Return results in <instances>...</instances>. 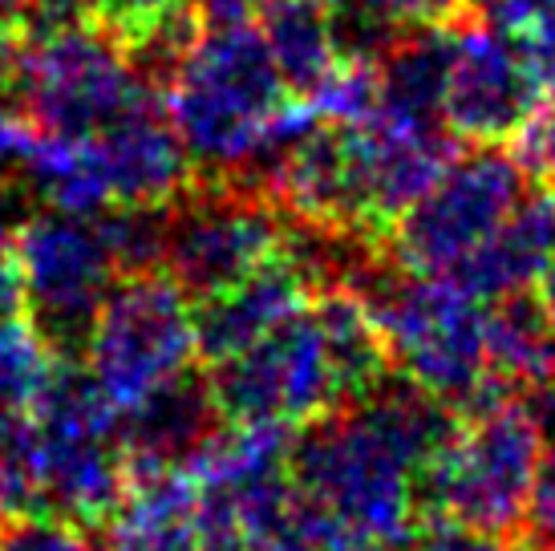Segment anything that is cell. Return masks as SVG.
I'll list each match as a JSON object with an SVG mask.
<instances>
[{"instance_id": "obj_1", "label": "cell", "mask_w": 555, "mask_h": 551, "mask_svg": "<svg viewBox=\"0 0 555 551\" xmlns=\"http://www.w3.org/2000/svg\"><path fill=\"white\" fill-rule=\"evenodd\" d=\"M459 410L401 377L296 430L288 475L305 551H401L422 523V471Z\"/></svg>"}, {"instance_id": "obj_2", "label": "cell", "mask_w": 555, "mask_h": 551, "mask_svg": "<svg viewBox=\"0 0 555 551\" xmlns=\"http://www.w3.org/2000/svg\"><path fill=\"white\" fill-rule=\"evenodd\" d=\"M199 179L256 187L263 167L317 118L280 77L251 21H211L163 86Z\"/></svg>"}, {"instance_id": "obj_3", "label": "cell", "mask_w": 555, "mask_h": 551, "mask_svg": "<svg viewBox=\"0 0 555 551\" xmlns=\"http://www.w3.org/2000/svg\"><path fill=\"white\" fill-rule=\"evenodd\" d=\"M547 430L524 394H491L454 422L422 471L434 515L491 536H511L527 511Z\"/></svg>"}, {"instance_id": "obj_4", "label": "cell", "mask_w": 555, "mask_h": 551, "mask_svg": "<svg viewBox=\"0 0 555 551\" xmlns=\"http://www.w3.org/2000/svg\"><path fill=\"white\" fill-rule=\"evenodd\" d=\"M373 308L389 366L450 410H470L503 385L487 369V305L454 276L401 272L373 292L357 289ZM511 394V389H507Z\"/></svg>"}, {"instance_id": "obj_5", "label": "cell", "mask_w": 555, "mask_h": 551, "mask_svg": "<svg viewBox=\"0 0 555 551\" xmlns=\"http://www.w3.org/2000/svg\"><path fill=\"white\" fill-rule=\"evenodd\" d=\"M139 81L118 37L98 16L21 29L9 77L21 114L49 134H93L130 102Z\"/></svg>"}, {"instance_id": "obj_6", "label": "cell", "mask_w": 555, "mask_h": 551, "mask_svg": "<svg viewBox=\"0 0 555 551\" xmlns=\"http://www.w3.org/2000/svg\"><path fill=\"white\" fill-rule=\"evenodd\" d=\"M81 361L118 413L199 366L195 300L167 272L122 276L98 308Z\"/></svg>"}, {"instance_id": "obj_7", "label": "cell", "mask_w": 555, "mask_h": 551, "mask_svg": "<svg viewBox=\"0 0 555 551\" xmlns=\"http://www.w3.org/2000/svg\"><path fill=\"white\" fill-rule=\"evenodd\" d=\"M288 240V219L263 191L228 179H195L167 207L163 272L199 305L219 296Z\"/></svg>"}, {"instance_id": "obj_8", "label": "cell", "mask_w": 555, "mask_h": 551, "mask_svg": "<svg viewBox=\"0 0 555 551\" xmlns=\"http://www.w3.org/2000/svg\"><path fill=\"white\" fill-rule=\"evenodd\" d=\"M207 385L223 422H280L300 430L345 406L312 305L256 345L207 366Z\"/></svg>"}, {"instance_id": "obj_9", "label": "cell", "mask_w": 555, "mask_h": 551, "mask_svg": "<svg viewBox=\"0 0 555 551\" xmlns=\"http://www.w3.org/2000/svg\"><path fill=\"white\" fill-rule=\"evenodd\" d=\"M524 195V175L499 146L454 154L426 195L393 223V256L401 272L454 276Z\"/></svg>"}, {"instance_id": "obj_10", "label": "cell", "mask_w": 555, "mask_h": 551, "mask_svg": "<svg viewBox=\"0 0 555 551\" xmlns=\"http://www.w3.org/2000/svg\"><path fill=\"white\" fill-rule=\"evenodd\" d=\"M29 317L57 357H81L98 308L122 280L93 215L33 207L13 240Z\"/></svg>"}, {"instance_id": "obj_11", "label": "cell", "mask_w": 555, "mask_h": 551, "mask_svg": "<svg viewBox=\"0 0 555 551\" xmlns=\"http://www.w3.org/2000/svg\"><path fill=\"white\" fill-rule=\"evenodd\" d=\"M543 77L487 21L459 16L450 25L442 126L470 146H503L515 126L543 102Z\"/></svg>"}, {"instance_id": "obj_12", "label": "cell", "mask_w": 555, "mask_h": 551, "mask_svg": "<svg viewBox=\"0 0 555 551\" xmlns=\"http://www.w3.org/2000/svg\"><path fill=\"white\" fill-rule=\"evenodd\" d=\"M345 126L353 151L361 231H393V223L459 154V138L442 123H417L389 110H373L370 118Z\"/></svg>"}, {"instance_id": "obj_13", "label": "cell", "mask_w": 555, "mask_h": 551, "mask_svg": "<svg viewBox=\"0 0 555 551\" xmlns=\"http://www.w3.org/2000/svg\"><path fill=\"white\" fill-rule=\"evenodd\" d=\"M93 146L102 154L109 179V200L118 203H155L167 207L199 179L175 130L163 102V90L139 81V90L106 126L93 130Z\"/></svg>"}, {"instance_id": "obj_14", "label": "cell", "mask_w": 555, "mask_h": 551, "mask_svg": "<svg viewBox=\"0 0 555 551\" xmlns=\"http://www.w3.org/2000/svg\"><path fill=\"white\" fill-rule=\"evenodd\" d=\"M321 280L312 264L296 252L293 240H284L272 260H263L251 276L232 284L219 296H207L195 305V341H199V361L216 366L223 357L256 345L268 337L276 324L305 312Z\"/></svg>"}, {"instance_id": "obj_15", "label": "cell", "mask_w": 555, "mask_h": 551, "mask_svg": "<svg viewBox=\"0 0 555 551\" xmlns=\"http://www.w3.org/2000/svg\"><path fill=\"white\" fill-rule=\"evenodd\" d=\"M126 490L130 466L118 430H41V511L98 536L126 503Z\"/></svg>"}, {"instance_id": "obj_16", "label": "cell", "mask_w": 555, "mask_h": 551, "mask_svg": "<svg viewBox=\"0 0 555 551\" xmlns=\"http://www.w3.org/2000/svg\"><path fill=\"white\" fill-rule=\"evenodd\" d=\"M223 422L207 385V369L191 366L186 373L158 385L139 406L118 413V446L130 471H158V466H186L216 426Z\"/></svg>"}, {"instance_id": "obj_17", "label": "cell", "mask_w": 555, "mask_h": 551, "mask_svg": "<svg viewBox=\"0 0 555 551\" xmlns=\"http://www.w3.org/2000/svg\"><path fill=\"white\" fill-rule=\"evenodd\" d=\"M93 551H199V487L186 466L130 471L118 515L98 531Z\"/></svg>"}, {"instance_id": "obj_18", "label": "cell", "mask_w": 555, "mask_h": 551, "mask_svg": "<svg viewBox=\"0 0 555 551\" xmlns=\"http://www.w3.org/2000/svg\"><path fill=\"white\" fill-rule=\"evenodd\" d=\"M555 252V187H535L519 195L511 215L487 244L454 272L482 300H503L527 292Z\"/></svg>"}, {"instance_id": "obj_19", "label": "cell", "mask_w": 555, "mask_h": 551, "mask_svg": "<svg viewBox=\"0 0 555 551\" xmlns=\"http://www.w3.org/2000/svg\"><path fill=\"white\" fill-rule=\"evenodd\" d=\"M312 317L321 324L345 406L361 401L389 377V353L373 321L370 300L353 284H324L312 296Z\"/></svg>"}, {"instance_id": "obj_20", "label": "cell", "mask_w": 555, "mask_h": 551, "mask_svg": "<svg viewBox=\"0 0 555 551\" xmlns=\"http://www.w3.org/2000/svg\"><path fill=\"white\" fill-rule=\"evenodd\" d=\"M487 369L511 394L555 385V324L535 296L515 292L487 305Z\"/></svg>"}, {"instance_id": "obj_21", "label": "cell", "mask_w": 555, "mask_h": 551, "mask_svg": "<svg viewBox=\"0 0 555 551\" xmlns=\"http://www.w3.org/2000/svg\"><path fill=\"white\" fill-rule=\"evenodd\" d=\"M260 37L296 98H309L345 57L333 9L312 0H268L260 9Z\"/></svg>"}, {"instance_id": "obj_22", "label": "cell", "mask_w": 555, "mask_h": 551, "mask_svg": "<svg viewBox=\"0 0 555 551\" xmlns=\"http://www.w3.org/2000/svg\"><path fill=\"white\" fill-rule=\"evenodd\" d=\"M57 353L37 329L29 312L0 317V406L33 413L37 398L46 394Z\"/></svg>"}, {"instance_id": "obj_23", "label": "cell", "mask_w": 555, "mask_h": 551, "mask_svg": "<svg viewBox=\"0 0 555 551\" xmlns=\"http://www.w3.org/2000/svg\"><path fill=\"white\" fill-rule=\"evenodd\" d=\"M167 207H155V203H118V207H106V212L93 215V223H98L102 240H106L109 260H114L118 276L163 272Z\"/></svg>"}, {"instance_id": "obj_24", "label": "cell", "mask_w": 555, "mask_h": 551, "mask_svg": "<svg viewBox=\"0 0 555 551\" xmlns=\"http://www.w3.org/2000/svg\"><path fill=\"white\" fill-rule=\"evenodd\" d=\"M41 511V430L25 410L0 406V520Z\"/></svg>"}, {"instance_id": "obj_25", "label": "cell", "mask_w": 555, "mask_h": 551, "mask_svg": "<svg viewBox=\"0 0 555 551\" xmlns=\"http://www.w3.org/2000/svg\"><path fill=\"white\" fill-rule=\"evenodd\" d=\"M482 21L507 37L555 86V0H482Z\"/></svg>"}, {"instance_id": "obj_26", "label": "cell", "mask_w": 555, "mask_h": 551, "mask_svg": "<svg viewBox=\"0 0 555 551\" xmlns=\"http://www.w3.org/2000/svg\"><path fill=\"white\" fill-rule=\"evenodd\" d=\"M503 146L524 179L535 187H555V102H540Z\"/></svg>"}, {"instance_id": "obj_27", "label": "cell", "mask_w": 555, "mask_h": 551, "mask_svg": "<svg viewBox=\"0 0 555 551\" xmlns=\"http://www.w3.org/2000/svg\"><path fill=\"white\" fill-rule=\"evenodd\" d=\"M0 551H93V539L62 515L29 511L0 520Z\"/></svg>"}, {"instance_id": "obj_28", "label": "cell", "mask_w": 555, "mask_h": 551, "mask_svg": "<svg viewBox=\"0 0 555 551\" xmlns=\"http://www.w3.org/2000/svg\"><path fill=\"white\" fill-rule=\"evenodd\" d=\"M389 29H430V25H454L470 13V0H353Z\"/></svg>"}, {"instance_id": "obj_29", "label": "cell", "mask_w": 555, "mask_h": 551, "mask_svg": "<svg viewBox=\"0 0 555 551\" xmlns=\"http://www.w3.org/2000/svg\"><path fill=\"white\" fill-rule=\"evenodd\" d=\"M524 536L527 551H555V443L543 446L540 471H535V483L527 495Z\"/></svg>"}, {"instance_id": "obj_30", "label": "cell", "mask_w": 555, "mask_h": 551, "mask_svg": "<svg viewBox=\"0 0 555 551\" xmlns=\"http://www.w3.org/2000/svg\"><path fill=\"white\" fill-rule=\"evenodd\" d=\"M401 551H515V548L507 543V536H491V531H478V527L434 515L430 523L426 520L417 523V531L405 539Z\"/></svg>"}, {"instance_id": "obj_31", "label": "cell", "mask_w": 555, "mask_h": 551, "mask_svg": "<svg viewBox=\"0 0 555 551\" xmlns=\"http://www.w3.org/2000/svg\"><path fill=\"white\" fill-rule=\"evenodd\" d=\"M29 118L21 114L16 98L0 93V179H16L21 170V154H25V142H29Z\"/></svg>"}, {"instance_id": "obj_32", "label": "cell", "mask_w": 555, "mask_h": 551, "mask_svg": "<svg viewBox=\"0 0 555 551\" xmlns=\"http://www.w3.org/2000/svg\"><path fill=\"white\" fill-rule=\"evenodd\" d=\"M29 312V296H25V276L16 264V252H0V317H21Z\"/></svg>"}, {"instance_id": "obj_33", "label": "cell", "mask_w": 555, "mask_h": 551, "mask_svg": "<svg viewBox=\"0 0 555 551\" xmlns=\"http://www.w3.org/2000/svg\"><path fill=\"white\" fill-rule=\"evenodd\" d=\"M199 551H268L260 543L244 539L232 527H211V523H199Z\"/></svg>"}, {"instance_id": "obj_34", "label": "cell", "mask_w": 555, "mask_h": 551, "mask_svg": "<svg viewBox=\"0 0 555 551\" xmlns=\"http://www.w3.org/2000/svg\"><path fill=\"white\" fill-rule=\"evenodd\" d=\"M16 49H21V25L16 21H0V86H9V77H13Z\"/></svg>"}, {"instance_id": "obj_35", "label": "cell", "mask_w": 555, "mask_h": 551, "mask_svg": "<svg viewBox=\"0 0 555 551\" xmlns=\"http://www.w3.org/2000/svg\"><path fill=\"white\" fill-rule=\"evenodd\" d=\"M531 289H535V305H540L543 312H547V321L555 324V252H552V260L543 264V272L535 276Z\"/></svg>"}, {"instance_id": "obj_36", "label": "cell", "mask_w": 555, "mask_h": 551, "mask_svg": "<svg viewBox=\"0 0 555 551\" xmlns=\"http://www.w3.org/2000/svg\"><path fill=\"white\" fill-rule=\"evenodd\" d=\"M37 0H0V21H16L21 25V16L29 13Z\"/></svg>"}, {"instance_id": "obj_37", "label": "cell", "mask_w": 555, "mask_h": 551, "mask_svg": "<svg viewBox=\"0 0 555 551\" xmlns=\"http://www.w3.org/2000/svg\"><path fill=\"white\" fill-rule=\"evenodd\" d=\"M312 4H324V9H340L345 0H312Z\"/></svg>"}, {"instance_id": "obj_38", "label": "cell", "mask_w": 555, "mask_h": 551, "mask_svg": "<svg viewBox=\"0 0 555 551\" xmlns=\"http://www.w3.org/2000/svg\"><path fill=\"white\" fill-rule=\"evenodd\" d=\"M552 90H555V86H552Z\"/></svg>"}]
</instances>
